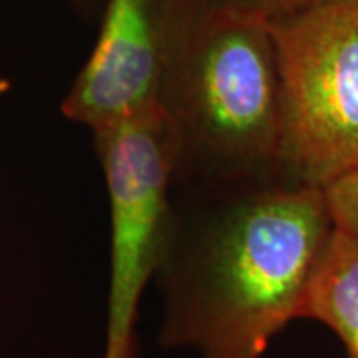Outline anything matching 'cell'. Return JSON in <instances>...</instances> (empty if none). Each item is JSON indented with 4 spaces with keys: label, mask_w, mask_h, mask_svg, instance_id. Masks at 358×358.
Masks as SVG:
<instances>
[{
    "label": "cell",
    "mask_w": 358,
    "mask_h": 358,
    "mask_svg": "<svg viewBox=\"0 0 358 358\" xmlns=\"http://www.w3.org/2000/svg\"><path fill=\"white\" fill-rule=\"evenodd\" d=\"M66 2H70L76 8H92L96 4V0H66Z\"/></svg>",
    "instance_id": "9c48e42d"
},
{
    "label": "cell",
    "mask_w": 358,
    "mask_h": 358,
    "mask_svg": "<svg viewBox=\"0 0 358 358\" xmlns=\"http://www.w3.org/2000/svg\"><path fill=\"white\" fill-rule=\"evenodd\" d=\"M338 338L345 358H358V241L334 227L299 310Z\"/></svg>",
    "instance_id": "8992f818"
},
{
    "label": "cell",
    "mask_w": 358,
    "mask_h": 358,
    "mask_svg": "<svg viewBox=\"0 0 358 358\" xmlns=\"http://www.w3.org/2000/svg\"><path fill=\"white\" fill-rule=\"evenodd\" d=\"M231 2H235L239 6H245V8H251V10L271 18L275 14L289 13V10L296 8V6L305 4L307 0H231Z\"/></svg>",
    "instance_id": "ba28073f"
},
{
    "label": "cell",
    "mask_w": 358,
    "mask_h": 358,
    "mask_svg": "<svg viewBox=\"0 0 358 358\" xmlns=\"http://www.w3.org/2000/svg\"><path fill=\"white\" fill-rule=\"evenodd\" d=\"M179 0H106L98 40L62 102L92 134L157 106Z\"/></svg>",
    "instance_id": "5b68a950"
},
{
    "label": "cell",
    "mask_w": 358,
    "mask_h": 358,
    "mask_svg": "<svg viewBox=\"0 0 358 358\" xmlns=\"http://www.w3.org/2000/svg\"><path fill=\"white\" fill-rule=\"evenodd\" d=\"M324 195L334 227L358 241V167L331 183Z\"/></svg>",
    "instance_id": "52a82bcc"
},
{
    "label": "cell",
    "mask_w": 358,
    "mask_h": 358,
    "mask_svg": "<svg viewBox=\"0 0 358 358\" xmlns=\"http://www.w3.org/2000/svg\"><path fill=\"white\" fill-rule=\"evenodd\" d=\"M110 201V277L102 358H138V322L166 245L176 150L154 106L92 134Z\"/></svg>",
    "instance_id": "277c9868"
},
{
    "label": "cell",
    "mask_w": 358,
    "mask_h": 358,
    "mask_svg": "<svg viewBox=\"0 0 358 358\" xmlns=\"http://www.w3.org/2000/svg\"><path fill=\"white\" fill-rule=\"evenodd\" d=\"M157 108L173 136V185L277 176L279 98L267 16L231 0H179Z\"/></svg>",
    "instance_id": "7a4b0ae2"
},
{
    "label": "cell",
    "mask_w": 358,
    "mask_h": 358,
    "mask_svg": "<svg viewBox=\"0 0 358 358\" xmlns=\"http://www.w3.org/2000/svg\"><path fill=\"white\" fill-rule=\"evenodd\" d=\"M334 231L324 189L271 178L173 185L154 275L159 345L265 358L299 310Z\"/></svg>",
    "instance_id": "6da1fadb"
},
{
    "label": "cell",
    "mask_w": 358,
    "mask_h": 358,
    "mask_svg": "<svg viewBox=\"0 0 358 358\" xmlns=\"http://www.w3.org/2000/svg\"><path fill=\"white\" fill-rule=\"evenodd\" d=\"M277 64V176L327 189L358 167V0L268 18Z\"/></svg>",
    "instance_id": "3957f363"
}]
</instances>
